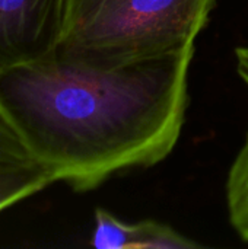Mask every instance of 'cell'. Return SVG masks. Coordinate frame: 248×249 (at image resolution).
I'll list each match as a JSON object with an SVG mask.
<instances>
[{"label":"cell","instance_id":"obj_1","mask_svg":"<svg viewBox=\"0 0 248 249\" xmlns=\"http://www.w3.org/2000/svg\"><path fill=\"white\" fill-rule=\"evenodd\" d=\"M194 45L98 67L57 54L0 76V109L31 155L79 193L162 162L189 104Z\"/></svg>","mask_w":248,"mask_h":249},{"label":"cell","instance_id":"obj_2","mask_svg":"<svg viewBox=\"0 0 248 249\" xmlns=\"http://www.w3.org/2000/svg\"><path fill=\"white\" fill-rule=\"evenodd\" d=\"M215 0H66L57 55L114 67L194 45Z\"/></svg>","mask_w":248,"mask_h":249},{"label":"cell","instance_id":"obj_3","mask_svg":"<svg viewBox=\"0 0 248 249\" xmlns=\"http://www.w3.org/2000/svg\"><path fill=\"white\" fill-rule=\"evenodd\" d=\"M66 0H0V76L56 55Z\"/></svg>","mask_w":248,"mask_h":249},{"label":"cell","instance_id":"obj_4","mask_svg":"<svg viewBox=\"0 0 248 249\" xmlns=\"http://www.w3.org/2000/svg\"><path fill=\"white\" fill-rule=\"evenodd\" d=\"M91 245L98 249H191L200 245L171 226L143 220L126 223L105 209L95 210Z\"/></svg>","mask_w":248,"mask_h":249},{"label":"cell","instance_id":"obj_5","mask_svg":"<svg viewBox=\"0 0 248 249\" xmlns=\"http://www.w3.org/2000/svg\"><path fill=\"white\" fill-rule=\"evenodd\" d=\"M57 182L56 174L37 159L0 162V213Z\"/></svg>","mask_w":248,"mask_h":249},{"label":"cell","instance_id":"obj_6","mask_svg":"<svg viewBox=\"0 0 248 249\" xmlns=\"http://www.w3.org/2000/svg\"><path fill=\"white\" fill-rule=\"evenodd\" d=\"M227 203L232 228L248 242V134L228 174Z\"/></svg>","mask_w":248,"mask_h":249},{"label":"cell","instance_id":"obj_7","mask_svg":"<svg viewBox=\"0 0 248 249\" xmlns=\"http://www.w3.org/2000/svg\"><path fill=\"white\" fill-rule=\"evenodd\" d=\"M35 159L20 134L0 109V162H23Z\"/></svg>","mask_w":248,"mask_h":249},{"label":"cell","instance_id":"obj_8","mask_svg":"<svg viewBox=\"0 0 248 249\" xmlns=\"http://www.w3.org/2000/svg\"><path fill=\"white\" fill-rule=\"evenodd\" d=\"M235 60H237V71L248 86V47H238L235 50Z\"/></svg>","mask_w":248,"mask_h":249}]
</instances>
